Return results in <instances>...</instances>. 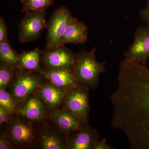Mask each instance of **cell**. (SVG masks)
<instances>
[{
  "mask_svg": "<svg viewBox=\"0 0 149 149\" xmlns=\"http://www.w3.org/2000/svg\"><path fill=\"white\" fill-rule=\"evenodd\" d=\"M117 82L111 97V125L125 134L131 149H149V69L125 59Z\"/></svg>",
  "mask_w": 149,
  "mask_h": 149,
  "instance_id": "6da1fadb",
  "label": "cell"
},
{
  "mask_svg": "<svg viewBox=\"0 0 149 149\" xmlns=\"http://www.w3.org/2000/svg\"><path fill=\"white\" fill-rule=\"evenodd\" d=\"M96 49L95 47L91 51L82 50L75 54L73 68L78 83L93 89L97 88L100 75L106 71V63L97 61Z\"/></svg>",
  "mask_w": 149,
  "mask_h": 149,
  "instance_id": "7a4b0ae2",
  "label": "cell"
},
{
  "mask_svg": "<svg viewBox=\"0 0 149 149\" xmlns=\"http://www.w3.org/2000/svg\"><path fill=\"white\" fill-rule=\"evenodd\" d=\"M89 88L86 85L78 83L68 91L65 102V109L85 124L88 123L90 113Z\"/></svg>",
  "mask_w": 149,
  "mask_h": 149,
  "instance_id": "3957f363",
  "label": "cell"
},
{
  "mask_svg": "<svg viewBox=\"0 0 149 149\" xmlns=\"http://www.w3.org/2000/svg\"><path fill=\"white\" fill-rule=\"evenodd\" d=\"M73 17L65 7H61L54 11L47 24L45 50H52L58 47L65 31Z\"/></svg>",
  "mask_w": 149,
  "mask_h": 149,
  "instance_id": "277c9868",
  "label": "cell"
},
{
  "mask_svg": "<svg viewBox=\"0 0 149 149\" xmlns=\"http://www.w3.org/2000/svg\"><path fill=\"white\" fill-rule=\"evenodd\" d=\"M45 10L34 11L25 13L19 24L18 41L21 43L35 41L41 36L43 29L47 28Z\"/></svg>",
  "mask_w": 149,
  "mask_h": 149,
  "instance_id": "5b68a950",
  "label": "cell"
},
{
  "mask_svg": "<svg viewBox=\"0 0 149 149\" xmlns=\"http://www.w3.org/2000/svg\"><path fill=\"white\" fill-rule=\"evenodd\" d=\"M125 59L146 66L149 58V26L138 27L132 44L124 53Z\"/></svg>",
  "mask_w": 149,
  "mask_h": 149,
  "instance_id": "8992f818",
  "label": "cell"
},
{
  "mask_svg": "<svg viewBox=\"0 0 149 149\" xmlns=\"http://www.w3.org/2000/svg\"><path fill=\"white\" fill-rule=\"evenodd\" d=\"M75 54L65 45L52 50L44 51L41 61L45 68L50 69H73Z\"/></svg>",
  "mask_w": 149,
  "mask_h": 149,
  "instance_id": "52a82bcc",
  "label": "cell"
},
{
  "mask_svg": "<svg viewBox=\"0 0 149 149\" xmlns=\"http://www.w3.org/2000/svg\"><path fill=\"white\" fill-rule=\"evenodd\" d=\"M19 72L12 86L13 95L18 101L26 98L41 87L43 75L36 72L20 71Z\"/></svg>",
  "mask_w": 149,
  "mask_h": 149,
  "instance_id": "ba28073f",
  "label": "cell"
},
{
  "mask_svg": "<svg viewBox=\"0 0 149 149\" xmlns=\"http://www.w3.org/2000/svg\"><path fill=\"white\" fill-rule=\"evenodd\" d=\"M99 139L97 130L86 124L73 133L66 147L70 149H95Z\"/></svg>",
  "mask_w": 149,
  "mask_h": 149,
  "instance_id": "9c48e42d",
  "label": "cell"
},
{
  "mask_svg": "<svg viewBox=\"0 0 149 149\" xmlns=\"http://www.w3.org/2000/svg\"><path fill=\"white\" fill-rule=\"evenodd\" d=\"M40 73L52 85L68 91L79 83L72 68L54 70L45 68Z\"/></svg>",
  "mask_w": 149,
  "mask_h": 149,
  "instance_id": "30bf717a",
  "label": "cell"
},
{
  "mask_svg": "<svg viewBox=\"0 0 149 149\" xmlns=\"http://www.w3.org/2000/svg\"><path fill=\"white\" fill-rule=\"evenodd\" d=\"M88 38V28L86 24L73 17L67 27L59 46L67 44L83 45L86 42Z\"/></svg>",
  "mask_w": 149,
  "mask_h": 149,
  "instance_id": "8fae6325",
  "label": "cell"
},
{
  "mask_svg": "<svg viewBox=\"0 0 149 149\" xmlns=\"http://www.w3.org/2000/svg\"><path fill=\"white\" fill-rule=\"evenodd\" d=\"M35 138V131L31 125L17 120L11 125L7 138L17 146H27L33 143Z\"/></svg>",
  "mask_w": 149,
  "mask_h": 149,
  "instance_id": "7c38bea8",
  "label": "cell"
},
{
  "mask_svg": "<svg viewBox=\"0 0 149 149\" xmlns=\"http://www.w3.org/2000/svg\"><path fill=\"white\" fill-rule=\"evenodd\" d=\"M52 118L58 128L67 134H73L86 124L66 109L56 112Z\"/></svg>",
  "mask_w": 149,
  "mask_h": 149,
  "instance_id": "4fadbf2b",
  "label": "cell"
},
{
  "mask_svg": "<svg viewBox=\"0 0 149 149\" xmlns=\"http://www.w3.org/2000/svg\"><path fill=\"white\" fill-rule=\"evenodd\" d=\"M19 113L27 120L37 121L42 120L45 117V107L40 97L30 96L21 107Z\"/></svg>",
  "mask_w": 149,
  "mask_h": 149,
  "instance_id": "5bb4252c",
  "label": "cell"
},
{
  "mask_svg": "<svg viewBox=\"0 0 149 149\" xmlns=\"http://www.w3.org/2000/svg\"><path fill=\"white\" fill-rule=\"evenodd\" d=\"M44 51L36 49L24 51L19 54L17 70L25 72H40L41 59Z\"/></svg>",
  "mask_w": 149,
  "mask_h": 149,
  "instance_id": "9a60e30c",
  "label": "cell"
},
{
  "mask_svg": "<svg viewBox=\"0 0 149 149\" xmlns=\"http://www.w3.org/2000/svg\"><path fill=\"white\" fill-rule=\"evenodd\" d=\"M68 91L54 85H46L41 86L40 96L48 107L54 108L60 104L66 97Z\"/></svg>",
  "mask_w": 149,
  "mask_h": 149,
  "instance_id": "2e32d148",
  "label": "cell"
},
{
  "mask_svg": "<svg viewBox=\"0 0 149 149\" xmlns=\"http://www.w3.org/2000/svg\"><path fill=\"white\" fill-rule=\"evenodd\" d=\"M19 54L11 46L9 42H0L1 64L16 70L18 67Z\"/></svg>",
  "mask_w": 149,
  "mask_h": 149,
  "instance_id": "e0dca14e",
  "label": "cell"
},
{
  "mask_svg": "<svg viewBox=\"0 0 149 149\" xmlns=\"http://www.w3.org/2000/svg\"><path fill=\"white\" fill-rule=\"evenodd\" d=\"M22 5V12L26 13L34 11L45 10L53 5L54 0H20Z\"/></svg>",
  "mask_w": 149,
  "mask_h": 149,
  "instance_id": "ac0fdd59",
  "label": "cell"
},
{
  "mask_svg": "<svg viewBox=\"0 0 149 149\" xmlns=\"http://www.w3.org/2000/svg\"><path fill=\"white\" fill-rule=\"evenodd\" d=\"M40 143L44 149L65 148L64 142L60 137L52 133H46L41 136Z\"/></svg>",
  "mask_w": 149,
  "mask_h": 149,
  "instance_id": "d6986e66",
  "label": "cell"
},
{
  "mask_svg": "<svg viewBox=\"0 0 149 149\" xmlns=\"http://www.w3.org/2000/svg\"><path fill=\"white\" fill-rule=\"evenodd\" d=\"M13 69L7 65L1 64L0 66V90H5L14 76Z\"/></svg>",
  "mask_w": 149,
  "mask_h": 149,
  "instance_id": "ffe728a7",
  "label": "cell"
},
{
  "mask_svg": "<svg viewBox=\"0 0 149 149\" xmlns=\"http://www.w3.org/2000/svg\"><path fill=\"white\" fill-rule=\"evenodd\" d=\"M15 98L5 90H0V106L8 111L10 113L14 111L15 108Z\"/></svg>",
  "mask_w": 149,
  "mask_h": 149,
  "instance_id": "44dd1931",
  "label": "cell"
},
{
  "mask_svg": "<svg viewBox=\"0 0 149 149\" xmlns=\"http://www.w3.org/2000/svg\"><path fill=\"white\" fill-rule=\"evenodd\" d=\"M8 41L7 27L4 19L1 17L0 18V42Z\"/></svg>",
  "mask_w": 149,
  "mask_h": 149,
  "instance_id": "7402d4cb",
  "label": "cell"
},
{
  "mask_svg": "<svg viewBox=\"0 0 149 149\" xmlns=\"http://www.w3.org/2000/svg\"><path fill=\"white\" fill-rule=\"evenodd\" d=\"M139 15L142 21L149 26V2H148L146 6L141 10Z\"/></svg>",
  "mask_w": 149,
  "mask_h": 149,
  "instance_id": "603a6c76",
  "label": "cell"
},
{
  "mask_svg": "<svg viewBox=\"0 0 149 149\" xmlns=\"http://www.w3.org/2000/svg\"><path fill=\"white\" fill-rule=\"evenodd\" d=\"M10 114L8 111L0 106V124L1 125L8 121Z\"/></svg>",
  "mask_w": 149,
  "mask_h": 149,
  "instance_id": "cb8c5ba5",
  "label": "cell"
},
{
  "mask_svg": "<svg viewBox=\"0 0 149 149\" xmlns=\"http://www.w3.org/2000/svg\"><path fill=\"white\" fill-rule=\"evenodd\" d=\"M113 148L108 143L105 139L99 141L96 144L95 149H112Z\"/></svg>",
  "mask_w": 149,
  "mask_h": 149,
  "instance_id": "d4e9b609",
  "label": "cell"
},
{
  "mask_svg": "<svg viewBox=\"0 0 149 149\" xmlns=\"http://www.w3.org/2000/svg\"><path fill=\"white\" fill-rule=\"evenodd\" d=\"M12 146L8 139L2 136L0 139V149H10L12 148Z\"/></svg>",
  "mask_w": 149,
  "mask_h": 149,
  "instance_id": "484cf974",
  "label": "cell"
},
{
  "mask_svg": "<svg viewBox=\"0 0 149 149\" xmlns=\"http://www.w3.org/2000/svg\"><path fill=\"white\" fill-rule=\"evenodd\" d=\"M147 2H149V0H146Z\"/></svg>",
  "mask_w": 149,
  "mask_h": 149,
  "instance_id": "4316f807",
  "label": "cell"
}]
</instances>
